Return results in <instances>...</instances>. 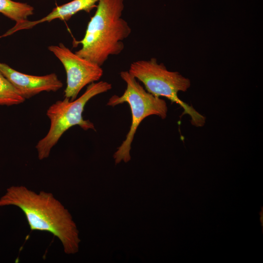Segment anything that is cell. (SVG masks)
<instances>
[{
  "mask_svg": "<svg viewBox=\"0 0 263 263\" xmlns=\"http://www.w3.org/2000/svg\"><path fill=\"white\" fill-rule=\"evenodd\" d=\"M14 206L24 214L31 230L46 231L56 237L67 254L77 253L80 239L71 214L50 192L37 193L27 187L11 186L0 198V207Z\"/></svg>",
  "mask_w": 263,
  "mask_h": 263,
  "instance_id": "1",
  "label": "cell"
},
{
  "mask_svg": "<svg viewBox=\"0 0 263 263\" xmlns=\"http://www.w3.org/2000/svg\"><path fill=\"white\" fill-rule=\"evenodd\" d=\"M96 8L78 42L82 47L75 53L101 67L110 56L122 52L123 40L131 35L132 29L122 18L124 0H99Z\"/></svg>",
  "mask_w": 263,
  "mask_h": 263,
  "instance_id": "2",
  "label": "cell"
},
{
  "mask_svg": "<svg viewBox=\"0 0 263 263\" xmlns=\"http://www.w3.org/2000/svg\"><path fill=\"white\" fill-rule=\"evenodd\" d=\"M112 88V84L107 81L93 82L88 85L85 92L78 98L71 101L65 97L51 105L46 112L50 120V129L36 146L38 159L43 160L48 157L51 149L62 134L73 126L78 125L85 131L95 130L94 124L83 118L85 106L92 98Z\"/></svg>",
  "mask_w": 263,
  "mask_h": 263,
  "instance_id": "3",
  "label": "cell"
},
{
  "mask_svg": "<svg viewBox=\"0 0 263 263\" xmlns=\"http://www.w3.org/2000/svg\"><path fill=\"white\" fill-rule=\"evenodd\" d=\"M128 71L143 84L149 93L157 97H166L179 105L183 109L182 115H189L193 126L201 127L205 125L206 117L178 96L179 92H186L190 87L188 78L178 72L168 70L163 63H158L154 57L133 62Z\"/></svg>",
  "mask_w": 263,
  "mask_h": 263,
  "instance_id": "4",
  "label": "cell"
},
{
  "mask_svg": "<svg viewBox=\"0 0 263 263\" xmlns=\"http://www.w3.org/2000/svg\"><path fill=\"white\" fill-rule=\"evenodd\" d=\"M120 76L125 82L126 89L121 96H112L107 105L114 107L127 103L131 111L132 123L126 139L113 154L115 164L122 161L127 163L131 159V145L141 122L152 115H157L164 119L167 116L168 111L166 101L147 92L129 71H121Z\"/></svg>",
  "mask_w": 263,
  "mask_h": 263,
  "instance_id": "5",
  "label": "cell"
},
{
  "mask_svg": "<svg viewBox=\"0 0 263 263\" xmlns=\"http://www.w3.org/2000/svg\"><path fill=\"white\" fill-rule=\"evenodd\" d=\"M48 50L61 62L66 74L65 97L73 101L86 85L99 80L103 74L101 67L73 53L63 44L50 45Z\"/></svg>",
  "mask_w": 263,
  "mask_h": 263,
  "instance_id": "6",
  "label": "cell"
},
{
  "mask_svg": "<svg viewBox=\"0 0 263 263\" xmlns=\"http://www.w3.org/2000/svg\"><path fill=\"white\" fill-rule=\"evenodd\" d=\"M0 72L26 99L43 92H56L63 87L55 73L42 76L23 74L0 62Z\"/></svg>",
  "mask_w": 263,
  "mask_h": 263,
  "instance_id": "7",
  "label": "cell"
},
{
  "mask_svg": "<svg viewBox=\"0 0 263 263\" xmlns=\"http://www.w3.org/2000/svg\"><path fill=\"white\" fill-rule=\"evenodd\" d=\"M99 0H73L66 3L57 6L46 16L35 21L27 20L16 23L15 25L4 34V37L10 36L14 33L23 29L32 28L38 24L44 22H50L56 19L68 20L77 13L84 11L89 13L96 8Z\"/></svg>",
  "mask_w": 263,
  "mask_h": 263,
  "instance_id": "8",
  "label": "cell"
},
{
  "mask_svg": "<svg viewBox=\"0 0 263 263\" xmlns=\"http://www.w3.org/2000/svg\"><path fill=\"white\" fill-rule=\"evenodd\" d=\"M34 7L26 3L0 0V13L16 23L27 20V18L34 14Z\"/></svg>",
  "mask_w": 263,
  "mask_h": 263,
  "instance_id": "9",
  "label": "cell"
},
{
  "mask_svg": "<svg viewBox=\"0 0 263 263\" xmlns=\"http://www.w3.org/2000/svg\"><path fill=\"white\" fill-rule=\"evenodd\" d=\"M25 100V99L0 72V105H18Z\"/></svg>",
  "mask_w": 263,
  "mask_h": 263,
  "instance_id": "10",
  "label": "cell"
},
{
  "mask_svg": "<svg viewBox=\"0 0 263 263\" xmlns=\"http://www.w3.org/2000/svg\"><path fill=\"white\" fill-rule=\"evenodd\" d=\"M263 207H262V210L260 212L259 215H260V220L261 222V224L262 225V231L263 229Z\"/></svg>",
  "mask_w": 263,
  "mask_h": 263,
  "instance_id": "11",
  "label": "cell"
}]
</instances>
